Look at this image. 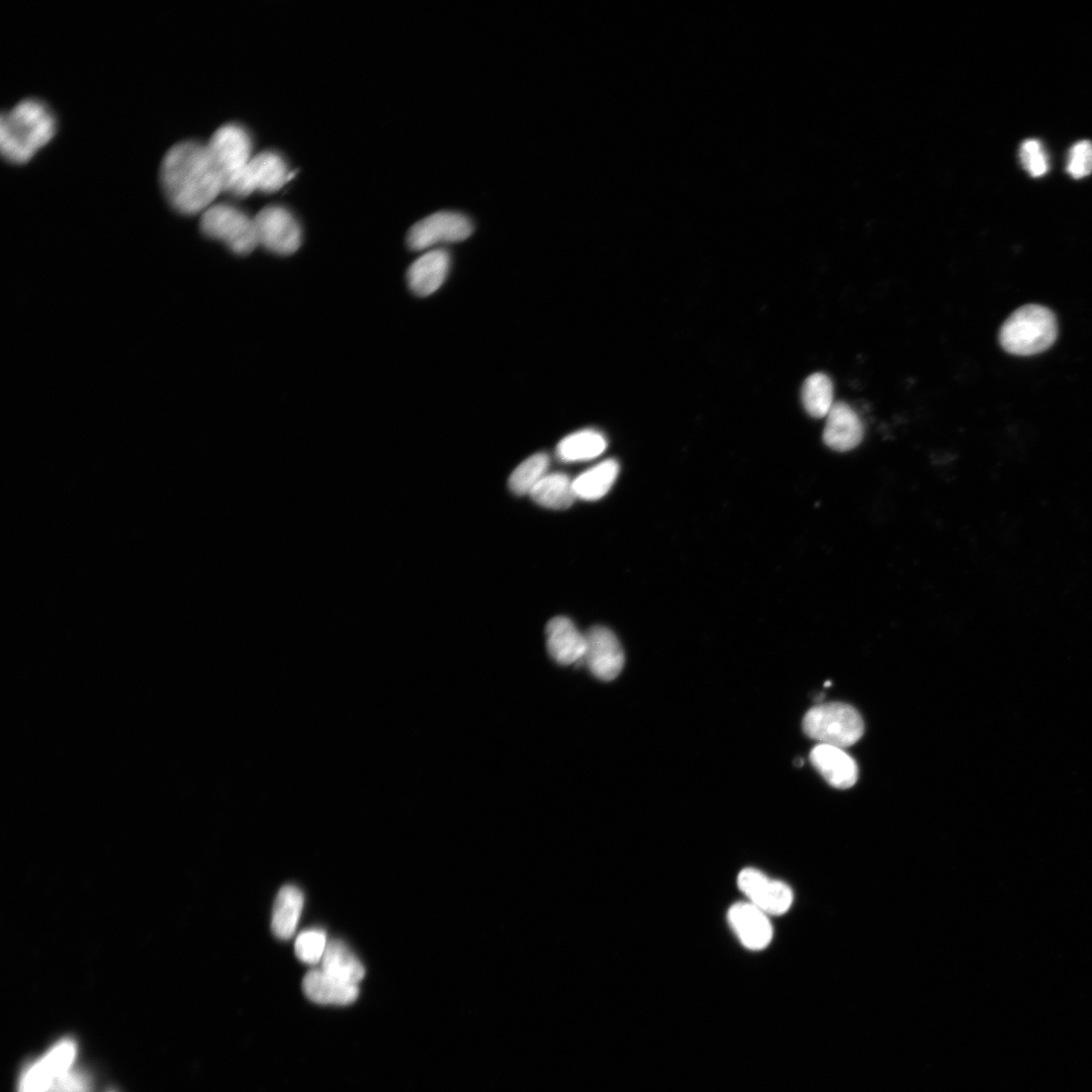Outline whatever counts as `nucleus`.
Instances as JSON below:
<instances>
[{"label": "nucleus", "mask_w": 1092, "mask_h": 1092, "mask_svg": "<svg viewBox=\"0 0 1092 1092\" xmlns=\"http://www.w3.org/2000/svg\"><path fill=\"white\" fill-rule=\"evenodd\" d=\"M292 177L293 173L281 155L264 151L252 157L228 192L238 197H245L257 190L275 192Z\"/></svg>", "instance_id": "6e6552de"}, {"label": "nucleus", "mask_w": 1092, "mask_h": 1092, "mask_svg": "<svg viewBox=\"0 0 1092 1092\" xmlns=\"http://www.w3.org/2000/svg\"><path fill=\"white\" fill-rule=\"evenodd\" d=\"M802 402L810 416L826 417L834 404L833 385L830 378L820 372L807 377L802 386Z\"/></svg>", "instance_id": "b1692460"}, {"label": "nucleus", "mask_w": 1092, "mask_h": 1092, "mask_svg": "<svg viewBox=\"0 0 1092 1092\" xmlns=\"http://www.w3.org/2000/svg\"><path fill=\"white\" fill-rule=\"evenodd\" d=\"M303 894L293 885L283 886L274 902L271 929L280 939L290 938L297 927L303 907Z\"/></svg>", "instance_id": "6ab92c4d"}, {"label": "nucleus", "mask_w": 1092, "mask_h": 1092, "mask_svg": "<svg viewBox=\"0 0 1092 1092\" xmlns=\"http://www.w3.org/2000/svg\"><path fill=\"white\" fill-rule=\"evenodd\" d=\"M228 192L252 159V138L239 123L218 127L206 143Z\"/></svg>", "instance_id": "0eeeda50"}, {"label": "nucleus", "mask_w": 1092, "mask_h": 1092, "mask_svg": "<svg viewBox=\"0 0 1092 1092\" xmlns=\"http://www.w3.org/2000/svg\"><path fill=\"white\" fill-rule=\"evenodd\" d=\"M301 988L306 998L324 1005H347L354 1002L359 995L358 985L338 980L321 968L305 974Z\"/></svg>", "instance_id": "a211bd4d"}, {"label": "nucleus", "mask_w": 1092, "mask_h": 1092, "mask_svg": "<svg viewBox=\"0 0 1092 1092\" xmlns=\"http://www.w3.org/2000/svg\"><path fill=\"white\" fill-rule=\"evenodd\" d=\"M737 885L747 901L767 915H782L792 906V889L756 869H743L738 875Z\"/></svg>", "instance_id": "9b49d317"}, {"label": "nucleus", "mask_w": 1092, "mask_h": 1092, "mask_svg": "<svg viewBox=\"0 0 1092 1092\" xmlns=\"http://www.w3.org/2000/svg\"><path fill=\"white\" fill-rule=\"evenodd\" d=\"M549 456L539 452L531 455L520 463L509 478L511 490L519 495L529 494L538 481L547 474Z\"/></svg>", "instance_id": "393cba45"}, {"label": "nucleus", "mask_w": 1092, "mask_h": 1092, "mask_svg": "<svg viewBox=\"0 0 1092 1092\" xmlns=\"http://www.w3.org/2000/svg\"><path fill=\"white\" fill-rule=\"evenodd\" d=\"M586 648L580 664L601 680L615 679L623 669L625 655L616 635L607 627L594 626L585 633Z\"/></svg>", "instance_id": "f8f14e48"}, {"label": "nucleus", "mask_w": 1092, "mask_h": 1092, "mask_svg": "<svg viewBox=\"0 0 1092 1092\" xmlns=\"http://www.w3.org/2000/svg\"><path fill=\"white\" fill-rule=\"evenodd\" d=\"M1058 335L1053 311L1038 304H1026L1013 311L1003 323L999 342L1008 353L1028 356L1046 350Z\"/></svg>", "instance_id": "20e7f679"}, {"label": "nucleus", "mask_w": 1092, "mask_h": 1092, "mask_svg": "<svg viewBox=\"0 0 1092 1092\" xmlns=\"http://www.w3.org/2000/svg\"><path fill=\"white\" fill-rule=\"evenodd\" d=\"M450 267L446 250H432L418 258L407 269L410 289L419 296H428L443 284Z\"/></svg>", "instance_id": "f3484780"}, {"label": "nucleus", "mask_w": 1092, "mask_h": 1092, "mask_svg": "<svg viewBox=\"0 0 1092 1092\" xmlns=\"http://www.w3.org/2000/svg\"><path fill=\"white\" fill-rule=\"evenodd\" d=\"M619 464L614 459H607L580 473L572 480L576 498L597 500L603 497L613 486Z\"/></svg>", "instance_id": "4be33fe9"}, {"label": "nucleus", "mask_w": 1092, "mask_h": 1092, "mask_svg": "<svg viewBox=\"0 0 1092 1092\" xmlns=\"http://www.w3.org/2000/svg\"><path fill=\"white\" fill-rule=\"evenodd\" d=\"M57 121L42 101L27 98L4 112L0 119V149L12 163H25L55 135Z\"/></svg>", "instance_id": "f03ea898"}, {"label": "nucleus", "mask_w": 1092, "mask_h": 1092, "mask_svg": "<svg viewBox=\"0 0 1092 1092\" xmlns=\"http://www.w3.org/2000/svg\"><path fill=\"white\" fill-rule=\"evenodd\" d=\"M472 232L473 223L463 213L439 211L416 222L407 233L406 244L411 250L423 251L441 243L463 241Z\"/></svg>", "instance_id": "9d476101"}, {"label": "nucleus", "mask_w": 1092, "mask_h": 1092, "mask_svg": "<svg viewBox=\"0 0 1092 1092\" xmlns=\"http://www.w3.org/2000/svg\"><path fill=\"white\" fill-rule=\"evenodd\" d=\"M321 969L338 980L354 985H358L365 976L361 962L343 941L337 939L328 941Z\"/></svg>", "instance_id": "aec40b11"}, {"label": "nucleus", "mask_w": 1092, "mask_h": 1092, "mask_svg": "<svg viewBox=\"0 0 1092 1092\" xmlns=\"http://www.w3.org/2000/svg\"><path fill=\"white\" fill-rule=\"evenodd\" d=\"M199 226L203 235L238 255L250 254L258 245L254 218L232 204L209 206L202 212Z\"/></svg>", "instance_id": "423d86ee"}, {"label": "nucleus", "mask_w": 1092, "mask_h": 1092, "mask_svg": "<svg viewBox=\"0 0 1092 1092\" xmlns=\"http://www.w3.org/2000/svg\"><path fill=\"white\" fill-rule=\"evenodd\" d=\"M607 448L605 436L594 429H583L565 436L556 446V456L563 462L597 458Z\"/></svg>", "instance_id": "412c9836"}, {"label": "nucleus", "mask_w": 1092, "mask_h": 1092, "mask_svg": "<svg viewBox=\"0 0 1092 1092\" xmlns=\"http://www.w3.org/2000/svg\"><path fill=\"white\" fill-rule=\"evenodd\" d=\"M160 180L168 202L184 215L202 213L223 191L206 144L193 140L169 149L162 160Z\"/></svg>", "instance_id": "f257e3e1"}, {"label": "nucleus", "mask_w": 1092, "mask_h": 1092, "mask_svg": "<svg viewBox=\"0 0 1092 1092\" xmlns=\"http://www.w3.org/2000/svg\"><path fill=\"white\" fill-rule=\"evenodd\" d=\"M327 944L325 931L308 929L297 936L294 944L295 954L305 964H316L322 961Z\"/></svg>", "instance_id": "a878e982"}, {"label": "nucleus", "mask_w": 1092, "mask_h": 1092, "mask_svg": "<svg viewBox=\"0 0 1092 1092\" xmlns=\"http://www.w3.org/2000/svg\"><path fill=\"white\" fill-rule=\"evenodd\" d=\"M802 726L808 737L840 748L857 742L864 729L860 714L852 706L839 702L814 706L805 714Z\"/></svg>", "instance_id": "39448f33"}, {"label": "nucleus", "mask_w": 1092, "mask_h": 1092, "mask_svg": "<svg viewBox=\"0 0 1092 1092\" xmlns=\"http://www.w3.org/2000/svg\"><path fill=\"white\" fill-rule=\"evenodd\" d=\"M77 1054L73 1038L60 1039L22 1070L17 1092H93L89 1077L75 1066Z\"/></svg>", "instance_id": "7ed1b4c3"}, {"label": "nucleus", "mask_w": 1092, "mask_h": 1092, "mask_svg": "<svg viewBox=\"0 0 1092 1092\" xmlns=\"http://www.w3.org/2000/svg\"><path fill=\"white\" fill-rule=\"evenodd\" d=\"M258 245L278 255H290L301 244V228L290 210L268 205L254 217Z\"/></svg>", "instance_id": "1a4fd4ad"}, {"label": "nucleus", "mask_w": 1092, "mask_h": 1092, "mask_svg": "<svg viewBox=\"0 0 1092 1092\" xmlns=\"http://www.w3.org/2000/svg\"><path fill=\"white\" fill-rule=\"evenodd\" d=\"M727 917L739 941L750 950H761L772 939L768 915L748 901L732 905Z\"/></svg>", "instance_id": "ddd939ff"}, {"label": "nucleus", "mask_w": 1092, "mask_h": 1092, "mask_svg": "<svg viewBox=\"0 0 1092 1092\" xmlns=\"http://www.w3.org/2000/svg\"><path fill=\"white\" fill-rule=\"evenodd\" d=\"M546 647L551 658L559 664H580L585 653V636L567 617L551 619L545 628Z\"/></svg>", "instance_id": "4468645a"}, {"label": "nucleus", "mask_w": 1092, "mask_h": 1092, "mask_svg": "<svg viewBox=\"0 0 1092 1092\" xmlns=\"http://www.w3.org/2000/svg\"><path fill=\"white\" fill-rule=\"evenodd\" d=\"M863 426L857 414L843 401L834 402L823 431V441L832 450L846 452L862 440Z\"/></svg>", "instance_id": "dca6fc26"}, {"label": "nucleus", "mask_w": 1092, "mask_h": 1092, "mask_svg": "<svg viewBox=\"0 0 1092 1092\" xmlns=\"http://www.w3.org/2000/svg\"><path fill=\"white\" fill-rule=\"evenodd\" d=\"M809 757L813 766L830 786L845 790L856 783L857 764L843 748L819 743L812 748Z\"/></svg>", "instance_id": "2eb2a0df"}, {"label": "nucleus", "mask_w": 1092, "mask_h": 1092, "mask_svg": "<svg viewBox=\"0 0 1092 1092\" xmlns=\"http://www.w3.org/2000/svg\"><path fill=\"white\" fill-rule=\"evenodd\" d=\"M1066 170L1074 179H1081L1092 173V142L1079 141L1070 148Z\"/></svg>", "instance_id": "cd10ccee"}, {"label": "nucleus", "mask_w": 1092, "mask_h": 1092, "mask_svg": "<svg viewBox=\"0 0 1092 1092\" xmlns=\"http://www.w3.org/2000/svg\"><path fill=\"white\" fill-rule=\"evenodd\" d=\"M1019 160L1024 170L1034 178L1043 176L1050 170V161L1040 141L1027 139L1019 148Z\"/></svg>", "instance_id": "bb28decb"}, {"label": "nucleus", "mask_w": 1092, "mask_h": 1092, "mask_svg": "<svg viewBox=\"0 0 1092 1092\" xmlns=\"http://www.w3.org/2000/svg\"><path fill=\"white\" fill-rule=\"evenodd\" d=\"M831 685H832V682H831L830 680H827V681H825V682H824V686H825L826 688H827V687H829V686H831Z\"/></svg>", "instance_id": "c85d7f7f"}, {"label": "nucleus", "mask_w": 1092, "mask_h": 1092, "mask_svg": "<svg viewBox=\"0 0 1092 1092\" xmlns=\"http://www.w3.org/2000/svg\"><path fill=\"white\" fill-rule=\"evenodd\" d=\"M572 480L561 472L547 473L531 489L529 495L544 508L567 509L576 498Z\"/></svg>", "instance_id": "5701e85b"}]
</instances>
